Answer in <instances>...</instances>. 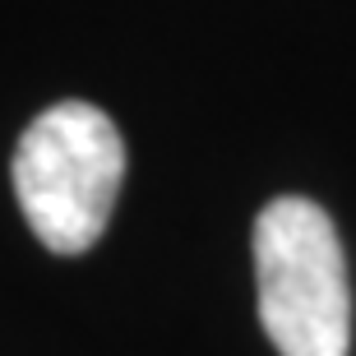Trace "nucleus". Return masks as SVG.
<instances>
[{
	"label": "nucleus",
	"mask_w": 356,
	"mask_h": 356,
	"mask_svg": "<svg viewBox=\"0 0 356 356\" xmlns=\"http://www.w3.org/2000/svg\"><path fill=\"white\" fill-rule=\"evenodd\" d=\"M10 172L33 236L56 254H83L111 222L125 144L102 106L56 102L19 134Z\"/></svg>",
	"instance_id": "1"
},
{
	"label": "nucleus",
	"mask_w": 356,
	"mask_h": 356,
	"mask_svg": "<svg viewBox=\"0 0 356 356\" xmlns=\"http://www.w3.org/2000/svg\"><path fill=\"white\" fill-rule=\"evenodd\" d=\"M259 324L277 356H347L352 291L338 227L319 204L282 195L254 218Z\"/></svg>",
	"instance_id": "2"
}]
</instances>
